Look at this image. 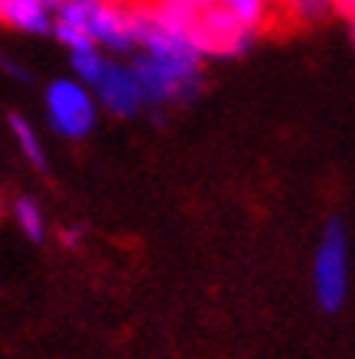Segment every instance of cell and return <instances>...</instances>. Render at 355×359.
<instances>
[{
  "mask_svg": "<svg viewBox=\"0 0 355 359\" xmlns=\"http://www.w3.org/2000/svg\"><path fill=\"white\" fill-rule=\"evenodd\" d=\"M333 10L342 13L346 20H352L355 17V0H333Z\"/></svg>",
  "mask_w": 355,
  "mask_h": 359,
  "instance_id": "5bb4252c",
  "label": "cell"
},
{
  "mask_svg": "<svg viewBox=\"0 0 355 359\" xmlns=\"http://www.w3.org/2000/svg\"><path fill=\"white\" fill-rule=\"evenodd\" d=\"M78 242H82V229H66V232H62V245L75 248Z\"/></svg>",
  "mask_w": 355,
  "mask_h": 359,
  "instance_id": "9a60e30c",
  "label": "cell"
},
{
  "mask_svg": "<svg viewBox=\"0 0 355 359\" xmlns=\"http://www.w3.org/2000/svg\"><path fill=\"white\" fill-rule=\"evenodd\" d=\"M258 33L235 20L218 0H209L199 13L196 27L189 29V43L202 59H238L254 46Z\"/></svg>",
  "mask_w": 355,
  "mask_h": 359,
  "instance_id": "3957f363",
  "label": "cell"
},
{
  "mask_svg": "<svg viewBox=\"0 0 355 359\" xmlns=\"http://www.w3.org/2000/svg\"><path fill=\"white\" fill-rule=\"evenodd\" d=\"M46 118L49 128L69 141H82L95 131L98 98L78 79H56L46 88Z\"/></svg>",
  "mask_w": 355,
  "mask_h": 359,
  "instance_id": "277c9868",
  "label": "cell"
},
{
  "mask_svg": "<svg viewBox=\"0 0 355 359\" xmlns=\"http://www.w3.org/2000/svg\"><path fill=\"white\" fill-rule=\"evenodd\" d=\"M108 62H111V59L104 56L98 46L72 53V72H75V79H78V82H85L88 88H95V82L102 79V72L108 69Z\"/></svg>",
  "mask_w": 355,
  "mask_h": 359,
  "instance_id": "7c38bea8",
  "label": "cell"
},
{
  "mask_svg": "<svg viewBox=\"0 0 355 359\" xmlns=\"http://www.w3.org/2000/svg\"><path fill=\"white\" fill-rule=\"evenodd\" d=\"M313 297L326 313L342 311L349 297V232L342 219H329L313 252Z\"/></svg>",
  "mask_w": 355,
  "mask_h": 359,
  "instance_id": "7a4b0ae2",
  "label": "cell"
},
{
  "mask_svg": "<svg viewBox=\"0 0 355 359\" xmlns=\"http://www.w3.org/2000/svg\"><path fill=\"white\" fill-rule=\"evenodd\" d=\"M88 29H92L95 46L114 49V53L137 49V17H134V7H124L118 0H95Z\"/></svg>",
  "mask_w": 355,
  "mask_h": 359,
  "instance_id": "5b68a950",
  "label": "cell"
},
{
  "mask_svg": "<svg viewBox=\"0 0 355 359\" xmlns=\"http://www.w3.org/2000/svg\"><path fill=\"white\" fill-rule=\"evenodd\" d=\"M209 0H150L147 13L153 23H160L163 29H173V33H183L189 36V29L196 27L199 13Z\"/></svg>",
  "mask_w": 355,
  "mask_h": 359,
  "instance_id": "ba28073f",
  "label": "cell"
},
{
  "mask_svg": "<svg viewBox=\"0 0 355 359\" xmlns=\"http://www.w3.org/2000/svg\"><path fill=\"white\" fill-rule=\"evenodd\" d=\"M13 219H17L20 232L27 238L43 242V236H46V216H43V209H39L29 196H20L17 203H13Z\"/></svg>",
  "mask_w": 355,
  "mask_h": 359,
  "instance_id": "4fadbf2b",
  "label": "cell"
},
{
  "mask_svg": "<svg viewBox=\"0 0 355 359\" xmlns=\"http://www.w3.org/2000/svg\"><path fill=\"white\" fill-rule=\"evenodd\" d=\"M134 17H137V49L141 53L134 56L131 69L141 82L144 102L153 108L189 102L202 88V56L196 53V46L183 33H173V29L153 23L147 4H137Z\"/></svg>",
  "mask_w": 355,
  "mask_h": 359,
  "instance_id": "6da1fadb",
  "label": "cell"
},
{
  "mask_svg": "<svg viewBox=\"0 0 355 359\" xmlns=\"http://www.w3.org/2000/svg\"><path fill=\"white\" fill-rule=\"evenodd\" d=\"M277 7L284 10V17L290 23H303V27H313L323 17L333 13V0H277Z\"/></svg>",
  "mask_w": 355,
  "mask_h": 359,
  "instance_id": "8fae6325",
  "label": "cell"
},
{
  "mask_svg": "<svg viewBox=\"0 0 355 359\" xmlns=\"http://www.w3.org/2000/svg\"><path fill=\"white\" fill-rule=\"evenodd\" d=\"M95 98L102 108H108L111 114L118 118H131L144 108V92H141V82L134 76L131 66H121V62H108V69L102 72V79L95 82Z\"/></svg>",
  "mask_w": 355,
  "mask_h": 359,
  "instance_id": "8992f818",
  "label": "cell"
},
{
  "mask_svg": "<svg viewBox=\"0 0 355 359\" xmlns=\"http://www.w3.org/2000/svg\"><path fill=\"white\" fill-rule=\"evenodd\" d=\"M10 131H13V141H17L20 154H23V157H27L33 167H46V147H43L36 128H33L27 118L10 114Z\"/></svg>",
  "mask_w": 355,
  "mask_h": 359,
  "instance_id": "30bf717a",
  "label": "cell"
},
{
  "mask_svg": "<svg viewBox=\"0 0 355 359\" xmlns=\"http://www.w3.org/2000/svg\"><path fill=\"white\" fill-rule=\"evenodd\" d=\"M59 0H0V20L23 33H53Z\"/></svg>",
  "mask_w": 355,
  "mask_h": 359,
  "instance_id": "52a82bcc",
  "label": "cell"
},
{
  "mask_svg": "<svg viewBox=\"0 0 355 359\" xmlns=\"http://www.w3.org/2000/svg\"><path fill=\"white\" fill-rule=\"evenodd\" d=\"M218 4L254 33H261L271 23L274 7H277V0H218Z\"/></svg>",
  "mask_w": 355,
  "mask_h": 359,
  "instance_id": "9c48e42d",
  "label": "cell"
},
{
  "mask_svg": "<svg viewBox=\"0 0 355 359\" xmlns=\"http://www.w3.org/2000/svg\"><path fill=\"white\" fill-rule=\"evenodd\" d=\"M349 36H352V43H355V17L349 20Z\"/></svg>",
  "mask_w": 355,
  "mask_h": 359,
  "instance_id": "2e32d148",
  "label": "cell"
}]
</instances>
